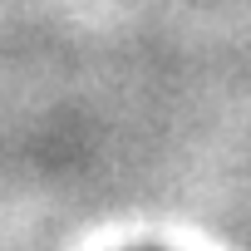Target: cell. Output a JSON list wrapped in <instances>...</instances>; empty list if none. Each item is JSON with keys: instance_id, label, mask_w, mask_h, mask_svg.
Returning a JSON list of instances; mask_svg holds the SVG:
<instances>
[{"instance_id": "cell-1", "label": "cell", "mask_w": 251, "mask_h": 251, "mask_svg": "<svg viewBox=\"0 0 251 251\" xmlns=\"http://www.w3.org/2000/svg\"><path fill=\"white\" fill-rule=\"evenodd\" d=\"M138 251H153V246H138Z\"/></svg>"}]
</instances>
